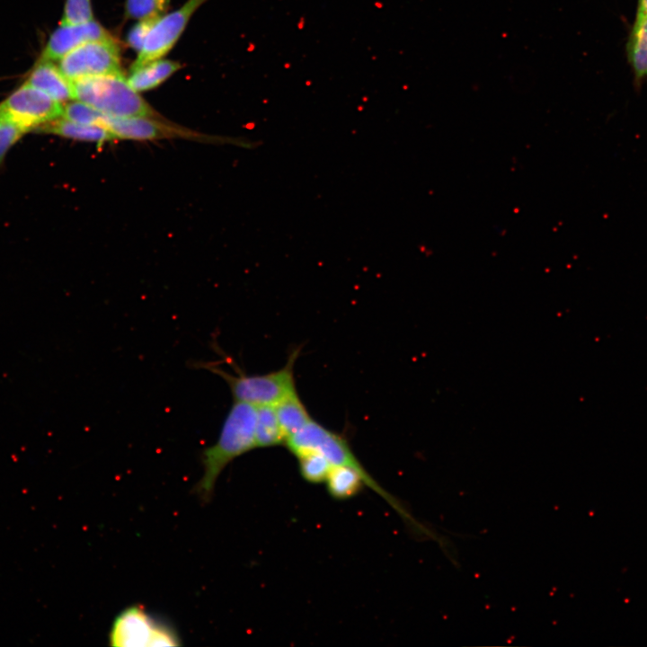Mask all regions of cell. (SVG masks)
<instances>
[{
  "mask_svg": "<svg viewBox=\"0 0 647 647\" xmlns=\"http://www.w3.org/2000/svg\"><path fill=\"white\" fill-rule=\"evenodd\" d=\"M256 407L234 402L216 442L201 454L202 476L195 492L203 502L209 501L216 482L225 467L236 457L255 448Z\"/></svg>",
  "mask_w": 647,
  "mask_h": 647,
  "instance_id": "6da1fadb",
  "label": "cell"
},
{
  "mask_svg": "<svg viewBox=\"0 0 647 647\" xmlns=\"http://www.w3.org/2000/svg\"><path fill=\"white\" fill-rule=\"evenodd\" d=\"M299 350L292 351L285 366L267 374L248 375L235 368L233 375L220 368L215 361H199L197 368H204L223 378L228 385L235 402L245 403L255 407L275 405L287 395L297 391L294 366Z\"/></svg>",
  "mask_w": 647,
  "mask_h": 647,
  "instance_id": "7a4b0ae2",
  "label": "cell"
},
{
  "mask_svg": "<svg viewBox=\"0 0 647 647\" xmlns=\"http://www.w3.org/2000/svg\"><path fill=\"white\" fill-rule=\"evenodd\" d=\"M74 99L113 117L154 118L155 111L122 74L81 78L72 82Z\"/></svg>",
  "mask_w": 647,
  "mask_h": 647,
  "instance_id": "3957f363",
  "label": "cell"
},
{
  "mask_svg": "<svg viewBox=\"0 0 647 647\" xmlns=\"http://www.w3.org/2000/svg\"><path fill=\"white\" fill-rule=\"evenodd\" d=\"M284 445L295 456L306 451H316L321 453L332 465H344L356 469L362 475L365 485L387 503L394 501V497L384 490L362 465L347 439L313 419L288 437Z\"/></svg>",
  "mask_w": 647,
  "mask_h": 647,
  "instance_id": "277c9868",
  "label": "cell"
},
{
  "mask_svg": "<svg viewBox=\"0 0 647 647\" xmlns=\"http://www.w3.org/2000/svg\"><path fill=\"white\" fill-rule=\"evenodd\" d=\"M59 68L71 82L121 74L119 45L113 37L88 41L62 57Z\"/></svg>",
  "mask_w": 647,
  "mask_h": 647,
  "instance_id": "5b68a950",
  "label": "cell"
},
{
  "mask_svg": "<svg viewBox=\"0 0 647 647\" xmlns=\"http://www.w3.org/2000/svg\"><path fill=\"white\" fill-rule=\"evenodd\" d=\"M0 110L25 131L58 120L63 114L60 102L28 84L10 94Z\"/></svg>",
  "mask_w": 647,
  "mask_h": 647,
  "instance_id": "8992f818",
  "label": "cell"
},
{
  "mask_svg": "<svg viewBox=\"0 0 647 647\" xmlns=\"http://www.w3.org/2000/svg\"><path fill=\"white\" fill-rule=\"evenodd\" d=\"M208 0H187L180 8L159 17L149 31L130 68L163 58L175 45L193 13Z\"/></svg>",
  "mask_w": 647,
  "mask_h": 647,
  "instance_id": "52a82bcc",
  "label": "cell"
},
{
  "mask_svg": "<svg viewBox=\"0 0 647 647\" xmlns=\"http://www.w3.org/2000/svg\"><path fill=\"white\" fill-rule=\"evenodd\" d=\"M162 624L142 606L128 607L115 617L109 634V643L116 647H153Z\"/></svg>",
  "mask_w": 647,
  "mask_h": 647,
  "instance_id": "ba28073f",
  "label": "cell"
},
{
  "mask_svg": "<svg viewBox=\"0 0 647 647\" xmlns=\"http://www.w3.org/2000/svg\"><path fill=\"white\" fill-rule=\"evenodd\" d=\"M110 37V33L93 19L78 24L61 23L50 35L41 59L56 60L88 41Z\"/></svg>",
  "mask_w": 647,
  "mask_h": 647,
  "instance_id": "9c48e42d",
  "label": "cell"
},
{
  "mask_svg": "<svg viewBox=\"0 0 647 647\" xmlns=\"http://www.w3.org/2000/svg\"><path fill=\"white\" fill-rule=\"evenodd\" d=\"M102 126L116 138L153 140L173 136L174 129L147 117H113L104 114Z\"/></svg>",
  "mask_w": 647,
  "mask_h": 647,
  "instance_id": "30bf717a",
  "label": "cell"
},
{
  "mask_svg": "<svg viewBox=\"0 0 647 647\" xmlns=\"http://www.w3.org/2000/svg\"><path fill=\"white\" fill-rule=\"evenodd\" d=\"M625 54L634 86L641 89L647 83V14L636 12L626 40Z\"/></svg>",
  "mask_w": 647,
  "mask_h": 647,
  "instance_id": "8fae6325",
  "label": "cell"
},
{
  "mask_svg": "<svg viewBox=\"0 0 647 647\" xmlns=\"http://www.w3.org/2000/svg\"><path fill=\"white\" fill-rule=\"evenodd\" d=\"M26 84L60 103L74 99L72 82L51 60L40 59L30 74Z\"/></svg>",
  "mask_w": 647,
  "mask_h": 647,
  "instance_id": "7c38bea8",
  "label": "cell"
},
{
  "mask_svg": "<svg viewBox=\"0 0 647 647\" xmlns=\"http://www.w3.org/2000/svg\"><path fill=\"white\" fill-rule=\"evenodd\" d=\"M181 68L179 62L160 58L136 68H130L127 78L136 92L147 91L157 87Z\"/></svg>",
  "mask_w": 647,
  "mask_h": 647,
  "instance_id": "4fadbf2b",
  "label": "cell"
},
{
  "mask_svg": "<svg viewBox=\"0 0 647 647\" xmlns=\"http://www.w3.org/2000/svg\"><path fill=\"white\" fill-rule=\"evenodd\" d=\"M42 131L81 141L102 143L114 138V135L100 125H84L58 119L40 128Z\"/></svg>",
  "mask_w": 647,
  "mask_h": 647,
  "instance_id": "5bb4252c",
  "label": "cell"
},
{
  "mask_svg": "<svg viewBox=\"0 0 647 647\" xmlns=\"http://www.w3.org/2000/svg\"><path fill=\"white\" fill-rule=\"evenodd\" d=\"M274 407L286 439L312 420L297 391L284 397Z\"/></svg>",
  "mask_w": 647,
  "mask_h": 647,
  "instance_id": "9a60e30c",
  "label": "cell"
},
{
  "mask_svg": "<svg viewBox=\"0 0 647 647\" xmlns=\"http://www.w3.org/2000/svg\"><path fill=\"white\" fill-rule=\"evenodd\" d=\"M254 438L256 448H270L285 444L286 438L274 405L256 407Z\"/></svg>",
  "mask_w": 647,
  "mask_h": 647,
  "instance_id": "2e32d148",
  "label": "cell"
},
{
  "mask_svg": "<svg viewBox=\"0 0 647 647\" xmlns=\"http://www.w3.org/2000/svg\"><path fill=\"white\" fill-rule=\"evenodd\" d=\"M324 483L329 494L336 500L350 499L365 485L359 471L344 465H332Z\"/></svg>",
  "mask_w": 647,
  "mask_h": 647,
  "instance_id": "e0dca14e",
  "label": "cell"
},
{
  "mask_svg": "<svg viewBox=\"0 0 647 647\" xmlns=\"http://www.w3.org/2000/svg\"><path fill=\"white\" fill-rule=\"evenodd\" d=\"M298 460L300 474L311 483H321L332 468L331 463L319 452L306 451L296 456Z\"/></svg>",
  "mask_w": 647,
  "mask_h": 647,
  "instance_id": "ac0fdd59",
  "label": "cell"
},
{
  "mask_svg": "<svg viewBox=\"0 0 647 647\" xmlns=\"http://www.w3.org/2000/svg\"><path fill=\"white\" fill-rule=\"evenodd\" d=\"M169 4L170 0H125V16L137 21L159 18Z\"/></svg>",
  "mask_w": 647,
  "mask_h": 647,
  "instance_id": "d6986e66",
  "label": "cell"
},
{
  "mask_svg": "<svg viewBox=\"0 0 647 647\" xmlns=\"http://www.w3.org/2000/svg\"><path fill=\"white\" fill-rule=\"evenodd\" d=\"M104 113L94 107L76 100L63 106V119L84 125H100Z\"/></svg>",
  "mask_w": 647,
  "mask_h": 647,
  "instance_id": "ffe728a7",
  "label": "cell"
},
{
  "mask_svg": "<svg viewBox=\"0 0 647 647\" xmlns=\"http://www.w3.org/2000/svg\"><path fill=\"white\" fill-rule=\"evenodd\" d=\"M24 132L21 126L0 110V163Z\"/></svg>",
  "mask_w": 647,
  "mask_h": 647,
  "instance_id": "44dd1931",
  "label": "cell"
},
{
  "mask_svg": "<svg viewBox=\"0 0 647 647\" xmlns=\"http://www.w3.org/2000/svg\"><path fill=\"white\" fill-rule=\"evenodd\" d=\"M93 20L90 0H66L63 24H78Z\"/></svg>",
  "mask_w": 647,
  "mask_h": 647,
  "instance_id": "7402d4cb",
  "label": "cell"
},
{
  "mask_svg": "<svg viewBox=\"0 0 647 647\" xmlns=\"http://www.w3.org/2000/svg\"><path fill=\"white\" fill-rule=\"evenodd\" d=\"M157 19L158 18L138 21V22L131 28L127 37V42L131 49L137 51V53L141 50L149 31Z\"/></svg>",
  "mask_w": 647,
  "mask_h": 647,
  "instance_id": "603a6c76",
  "label": "cell"
},
{
  "mask_svg": "<svg viewBox=\"0 0 647 647\" xmlns=\"http://www.w3.org/2000/svg\"><path fill=\"white\" fill-rule=\"evenodd\" d=\"M636 12L647 14V0H638L637 1Z\"/></svg>",
  "mask_w": 647,
  "mask_h": 647,
  "instance_id": "cb8c5ba5",
  "label": "cell"
}]
</instances>
